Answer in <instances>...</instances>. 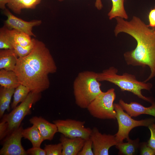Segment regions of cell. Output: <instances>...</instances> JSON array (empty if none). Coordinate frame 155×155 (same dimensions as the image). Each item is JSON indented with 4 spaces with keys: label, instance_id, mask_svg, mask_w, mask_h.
<instances>
[{
    "label": "cell",
    "instance_id": "obj_1",
    "mask_svg": "<svg viewBox=\"0 0 155 155\" xmlns=\"http://www.w3.org/2000/svg\"><path fill=\"white\" fill-rule=\"evenodd\" d=\"M57 67L49 50L42 42L34 38V45L28 55L18 57L14 71L20 84L30 92L41 93L49 87L48 75Z\"/></svg>",
    "mask_w": 155,
    "mask_h": 155
},
{
    "label": "cell",
    "instance_id": "obj_2",
    "mask_svg": "<svg viewBox=\"0 0 155 155\" xmlns=\"http://www.w3.org/2000/svg\"><path fill=\"white\" fill-rule=\"evenodd\" d=\"M115 19L117 22L114 30L115 36L124 32L137 42L134 49L124 54V59L128 65L149 67L150 73L144 81L147 82L155 77V28H150L136 16L129 21L119 17Z\"/></svg>",
    "mask_w": 155,
    "mask_h": 155
},
{
    "label": "cell",
    "instance_id": "obj_3",
    "mask_svg": "<svg viewBox=\"0 0 155 155\" xmlns=\"http://www.w3.org/2000/svg\"><path fill=\"white\" fill-rule=\"evenodd\" d=\"M117 69L113 67L97 73V79L100 82L107 81L118 86L122 91L132 92L139 98L147 102L152 103L153 101L150 98L144 96L142 90H150L152 87V84L138 81L135 75L127 73L122 75L118 74Z\"/></svg>",
    "mask_w": 155,
    "mask_h": 155
},
{
    "label": "cell",
    "instance_id": "obj_4",
    "mask_svg": "<svg viewBox=\"0 0 155 155\" xmlns=\"http://www.w3.org/2000/svg\"><path fill=\"white\" fill-rule=\"evenodd\" d=\"M97 79V73L86 71L79 73L73 83L75 103L79 107L87 108L90 103L102 91Z\"/></svg>",
    "mask_w": 155,
    "mask_h": 155
},
{
    "label": "cell",
    "instance_id": "obj_5",
    "mask_svg": "<svg viewBox=\"0 0 155 155\" xmlns=\"http://www.w3.org/2000/svg\"><path fill=\"white\" fill-rule=\"evenodd\" d=\"M114 88L102 92L89 104L87 109L90 115L100 119H116L114 102L116 98Z\"/></svg>",
    "mask_w": 155,
    "mask_h": 155
},
{
    "label": "cell",
    "instance_id": "obj_6",
    "mask_svg": "<svg viewBox=\"0 0 155 155\" xmlns=\"http://www.w3.org/2000/svg\"><path fill=\"white\" fill-rule=\"evenodd\" d=\"M41 98V93L30 92L19 105L13 109L10 113L4 115L1 120L4 121L7 126V135L20 126L24 117L31 113L32 105Z\"/></svg>",
    "mask_w": 155,
    "mask_h": 155
},
{
    "label": "cell",
    "instance_id": "obj_7",
    "mask_svg": "<svg viewBox=\"0 0 155 155\" xmlns=\"http://www.w3.org/2000/svg\"><path fill=\"white\" fill-rule=\"evenodd\" d=\"M114 106L116 113V119L118 125V131L115 135L117 143L122 142L124 140L129 138V133L134 127L139 126L148 127L155 121V118L135 120L127 112H125L119 104H114Z\"/></svg>",
    "mask_w": 155,
    "mask_h": 155
},
{
    "label": "cell",
    "instance_id": "obj_8",
    "mask_svg": "<svg viewBox=\"0 0 155 155\" xmlns=\"http://www.w3.org/2000/svg\"><path fill=\"white\" fill-rule=\"evenodd\" d=\"M53 123L57 126L58 132L69 138H90L92 129L85 127V122L71 119H57Z\"/></svg>",
    "mask_w": 155,
    "mask_h": 155
},
{
    "label": "cell",
    "instance_id": "obj_9",
    "mask_svg": "<svg viewBox=\"0 0 155 155\" xmlns=\"http://www.w3.org/2000/svg\"><path fill=\"white\" fill-rule=\"evenodd\" d=\"M22 125L10 132L4 139L3 146L0 150V155H27L21 144L23 137Z\"/></svg>",
    "mask_w": 155,
    "mask_h": 155
},
{
    "label": "cell",
    "instance_id": "obj_10",
    "mask_svg": "<svg viewBox=\"0 0 155 155\" xmlns=\"http://www.w3.org/2000/svg\"><path fill=\"white\" fill-rule=\"evenodd\" d=\"M90 138L94 155H108L110 148L117 143L115 135L102 134L96 127L92 129Z\"/></svg>",
    "mask_w": 155,
    "mask_h": 155
},
{
    "label": "cell",
    "instance_id": "obj_11",
    "mask_svg": "<svg viewBox=\"0 0 155 155\" xmlns=\"http://www.w3.org/2000/svg\"><path fill=\"white\" fill-rule=\"evenodd\" d=\"M3 13L7 17L5 21V26L9 29H14L26 33L30 36L36 37L32 32L33 28L39 26L42 23L40 20H34L28 22L13 15L7 9L3 10Z\"/></svg>",
    "mask_w": 155,
    "mask_h": 155
},
{
    "label": "cell",
    "instance_id": "obj_12",
    "mask_svg": "<svg viewBox=\"0 0 155 155\" xmlns=\"http://www.w3.org/2000/svg\"><path fill=\"white\" fill-rule=\"evenodd\" d=\"M29 121L38 129L44 140H52L58 132L57 128L55 123L49 122L41 117H33Z\"/></svg>",
    "mask_w": 155,
    "mask_h": 155
},
{
    "label": "cell",
    "instance_id": "obj_13",
    "mask_svg": "<svg viewBox=\"0 0 155 155\" xmlns=\"http://www.w3.org/2000/svg\"><path fill=\"white\" fill-rule=\"evenodd\" d=\"M151 105L145 107L136 102H131L129 103L125 102L122 99L119 101V104L131 117H136L142 114H146L152 116L155 119V102H152Z\"/></svg>",
    "mask_w": 155,
    "mask_h": 155
},
{
    "label": "cell",
    "instance_id": "obj_14",
    "mask_svg": "<svg viewBox=\"0 0 155 155\" xmlns=\"http://www.w3.org/2000/svg\"><path fill=\"white\" fill-rule=\"evenodd\" d=\"M63 147L62 155H78L85 140L80 137L69 138L61 134L59 139Z\"/></svg>",
    "mask_w": 155,
    "mask_h": 155
},
{
    "label": "cell",
    "instance_id": "obj_15",
    "mask_svg": "<svg viewBox=\"0 0 155 155\" xmlns=\"http://www.w3.org/2000/svg\"><path fill=\"white\" fill-rule=\"evenodd\" d=\"M18 58L13 49H0V69L14 71Z\"/></svg>",
    "mask_w": 155,
    "mask_h": 155
},
{
    "label": "cell",
    "instance_id": "obj_16",
    "mask_svg": "<svg viewBox=\"0 0 155 155\" xmlns=\"http://www.w3.org/2000/svg\"><path fill=\"white\" fill-rule=\"evenodd\" d=\"M20 84L14 71L0 69L1 86L7 88L15 89Z\"/></svg>",
    "mask_w": 155,
    "mask_h": 155
},
{
    "label": "cell",
    "instance_id": "obj_17",
    "mask_svg": "<svg viewBox=\"0 0 155 155\" xmlns=\"http://www.w3.org/2000/svg\"><path fill=\"white\" fill-rule=\"evenodd\" d=\"M22 135L23 137L28 139L31 142L32 147H40L44 140L39 130L33 125L23 129Z\"/></svg>",
    "mask_w": 155,
    "mask_h": 155
},
{
    "label": "cell",
    "instance_id": "obj_18",
    "mask_svg": "<svg viewBox=\"0 0 155 155\" xmlns=\"http://www.w3.org/2000/svg\"><path fill=\"white\" fill-rule=\"evenodd\" d=\"M15 89L0 87V117L2 118L5 111H9L11 98Z\"/></svg>",
    "mask_w": 155,
    "mask_h": 155
},
{
    "label": "cell",
    "instance_id": "obj_19",
    "mask_svg": "<svg viewBox=\"0 0 155 155\" xmlns=\"http://www.w3.org/2000/svg\"><path fill=\"white\" fill-rule=\"evenodd\" d=\"M127 142L118 143L116 147L119 150V154L132 155L135 154L139 146V140H132L129 138L127 139Z\"/></svg>",
    "mask_w": 155,
    "mask_h": 155
},
{
    "label": "cell",
    "instance_id": "obj_20",
    "mask_svg": "<svg viewBox=\"0 0 155 155\" xmlns=\"http://www.w3.org/2000/svg\"><path fill=\"white\" fill-rule=\"evenodd\" d=\"M112 7L108 16L111 20L117 17L127 19L128 16L125 9L124 0H111Z\"/></svg>",
    "mask_w": 155,
    "mask_h": 155
},
{
    "label": "cell",
    "instance_id": "obj_21",
    "mask_svg": "<svg viewBox=\"0 0 155 155\" xmlns=\"http://www.w3.org/2000/svg\"><path fill=\"white\" fill-rule=\"evenodd\" d=\"M8 31L11 38L22 46H27L32 42V38H31L30 36L26 33L14 29H8Z\"/></svg>",
    "mask_w": 155,
    "mask_h": 155
},
{
    "label": "cell",
    "instance_id": "obj_22",
    "mask_svg": "<svg viewBox=\"0 0 155 155\" xmlns=\"http://www.w3.org/2000/svg\"><path fill=\"white\" fill-rule=\"evenodd\" d=\"M30 92L28 88L20 84L15 89L13 94V101L11 104V108L13 109L17 106L19 103L23 102Z\"/></svg>",
    "mask_w": 155,
    "mask_h": 155
},
{
    "label": "cell",
    "instance_id": "obj_23",
    "mask_svg": "<svg viewBox=\"0 0 155 155\" xmlns=\"http://www.w3.org/2000/svg\"><path fill=\"white\" fill-rule=\"evenodd\" d=\"M10 38L13 49L18 57H22L27 56L31 52L33 48L34 45V38H32V42L31 44L26 46H22L15 43L10 37Z\"/></svg>",
    "mask_w": 155,
    "mask_h": 155
},
{
    "label": "cell",
    "instance_id": "obj_24",
    "mask_svg": "<svg viewBox=\"0 0 155 155\" xmlns=\"http://www.w3.org/2000/svg\"><path fill=\"white\" fill-rule=\"evenodd\" d=\"M0 49H13L8 28L5 26L0 29Z\"/></svg>",
    "mask_w": 155,
    "mask_h": 155
},
{
    "label": "cell",
    "instance_id": "obj_25",
    "mask_svg": "<svg viewBox=\"0 0 155 155\" xmlns=\"http://www.w3.org/2000/svg\"><path fill=\"white\" fill-rule=\"evenodd\" d=\"M25 1L26 0H9L7 5L14 13L20 14L24 8Z\"/></svg>",
    "mask_w": 155,
    "mask_h": 155
},
{
    "label": "cell",
    "instance_id": "obj_26",
    "mask_svg": "<svg viewBox=\"0 0 155 155\" xmlns=\"http://www.w3.org/2000/svg\"><path fill=\"white\" fill-rule=\"evenodd\" d=\"M46 155H62V146L61 142L56 144H45Z\"/></svg>",
    "mask_w": 155,
    "mask_h": 155
},
{
    "label": "cell",
    "instance_id": "obj_27",
    "mask_svg": "<svg viewBox=\"0 0 155 155\" xmlns=\"http://www.w3.org/2000/svg\"><path fill=\"white\" fill-rule=\"evenodd\" d=\"M92 149V143L90 138L85 140L81 150L78 155H94Z\"/></svg>",
    "mask_w": 155,
    "mask_h": 155
},
{
    "label": "cell",
    "instance_id": "obj_28",
    "mask_svg": "<svg viewBox=\"0 0 155 155\" xmlns=\"http://www.w3.org/2000/svg\"><path fill=\"white\" fill-rule=\"evenodd\" d=\"M148 127L150 132V137L148 145L155 151V124L153 123Z\"/></svg>",
    "mask_w": 155,
    "mask_h": 155
},
{
    "label": "cell",
    "instance_id": "obj_29",
    "mask_svg": "<svg viewBox=\"0 0 155 155\" xmlns=\"http://www.w3.org/2000/svg\"><path fill=\"white\" fill-rule=\"evenodd\" d=\"M140 155H155V151L148 145L147 143H143L141 145Z\"/></svg>",
    "mask_w": 155,
    "mask_h": 155
},
{
    "label": "cell",
    "instance_id": "obj_30",
    "mask_svg": "<svg viewBox=\"0 0 155 155\" xmlns=\"http://www.w3.org/2000/svg\"><path fill=\"white\" fill-rule=\"evenodd\" d=\"M26 152L28 154L30 155H46L44 149H42L40 147H32L28 149Z\"/></svg>",
    "mask_w": 155,
    "mask_h": 155
},
{
    "label": "cell",
    "instance_id": "obj_31",
    "mask_svg": "<svg viewBox=\"0 0 155 155\" xmlns=\"http://www.w3.org/2000/svg\"><path fill=\"white\" fill-rule=\"evenodd\" d=\"M148 18L149 24L148 26L152 28H155V7L150 11Z\"/></svg>",
    "mask_w": 155,
    "mask_h": 155
},
{
    "label": "cell",
    "instance_id": "obj_32",
    "mask_svg": "<svg viewBox=\"0 0 155 155\" xmlns=\"http://www.w3.org/2000/svg\"><path fill=\"white\" fill-rule=\"evenodd\" d=\"M95 6L97 9L99 10H101L103 7V5L101 0H95Z\"/></svg>",
    "mask_w": 155,
    "mask_h": 155
},
{
    "label": "cell",
    "instance_id": "obj_33",
    "mask_svg": "<svg viewBox=\"0 0 155 155\" xmlns=\"http://www.w3.org/2000/svg\"><path fill=\"white\" fill-rule=\"evenodd\" d=\"M9 0H0V8L4 10L6 8V5H7Z\"/></svg>",
    "mask_w": 155,
    "mask_h": 155
},
{
    "label": "cell",
    "instance_id": "obj_34",
    "mask_svg": "<svg viewBox=\"0 0 155 155\" xmlns=\"http://www.w3.org/2000/svg\"><path fill=\"white\" fill-rule=\"evenodd\" d=\"M58 1H62L63 0H58Z\"/></svg>",
    "mask_w": 155,
    "mask_h": 155
},
{
    "label": "cell",
    "instance_id": "obj_35",
    "mask_svg": "<svg viewBox=\"0 0 155 155\" xmlns=\"http://www.w3.org/2000/svg\"></svg>",
    "mask_w": 155,
    "mask_h": 155
}]
</instances>
